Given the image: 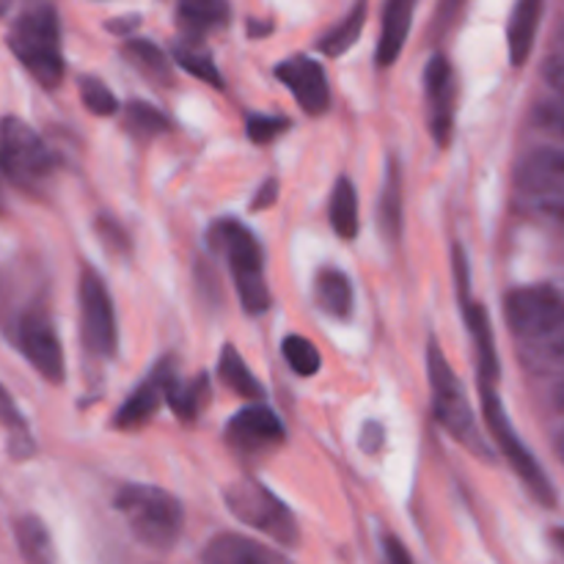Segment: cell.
Returning a JSON list of instances; mask_svg holds the SVG:
<instances>
[{"label": "cell", "mask_w": 564, "mask_h": 564, "mask_svg": "<svg viewBox=\"0 0 564 564\" xmlns=\"http://www.w3.org/2000/svg\"><path fill=\"white\" fill-rule=\"evenodd\" d=\"M6 44L28 75L42 88H58L64 80L61 22L47 0H25L11 20Z\"/></svg>", "instance_id": "obj_1"}, {"label": "cell", "mask_w": 564, "mask_h": 564, "mask_svg": "<svg viewBox=\"0 0 564 564\" xmlns=\"http://www.w3.org/2000/svg\"><path fill=\"white\" fill-rule=\"evenodd\" d=\"M427 378H430V394H433V416L457 444L466 446L471 455L490 460L494 449L488 441L482 438L474 408L468 402L466 389H463L460 378L455 375L452 364L446 361L444 350L435 339H430L427 350Z\"/></svg>", "instance_id": "obj_2"}, {"label": "cell", "mask_w": 564, "mask_h": 564, "mask_svg": "<svg viewBox=\"0 0 564 564\" xmlns=\"http://www.w3.org/2000/svg\"><path fill=\"white\" fill-rule=\"evenodd\" d=\"M113 505L124 516L132 538L147 549L165 554L180 543L182 529H185V510L169 490L152 488V485H124L116 494Z\"/></svg>", "instance_id": "obj_3"}, {"label": "cell", "mask_w": 564, "mask_h": 564, "mask_svg": "<svg viewBox=\"0 0 564 564\" xmlns=\"http://www.w3.org/2000/svg\"><path fill=\"white\" fill-rule=\"evenodd\" d=\"M209 248L224 253L226 264L235 279L237 295L248 314H264L270 308V286L264 279V257L259 240L248 226L235 218H220L209 226Z\"/></svg>", "instance_id": "obj_4"}, {"label": "cell", "mask_w": 564, "mask_h": 564, "mask_svg": "<svg viewBox=\"0 0 564 564\" xmlns=\"http://www.w3.org/2000/svg\"><path fill=\"white\" fill-rule=\"evenodd\" d=\"M0 171L14 187L42 193L55 174V154L28 121L0 119Z\"/></svg>", "instance_id": "obj_5"}, {"label": "cell", "mask_w": 564, "mask_h": 564, "mask_svg": "<svg viewBox=\"0 0 564 564\" xmlns=\"http://www.w3.org/2000/svg\"><path fill=\"white\" fill-rule=\"evenodd\" d=\"M224 501L237 521L262 532L273 543L284 549H295L301 543V527L290 507L257 479H235L224 490Z\"/></svg>", "instance_id": "obj_6"}, {"label": "cell", "mask_w": 564, "mask_h": 564, "mask_svg": "<svg viewBox=\"0 0 564 564\" xmlns=\"http://www.w3.org/2000/svg\"><path fill=\"white\" fill-rule=\"evenodd\" d=\"M9 339L14 341L17 350L22 352L28 364L42 375L47 383L61 386L66 380L64 347H61L58 330H55L53 317L42 301H28L17 314H11Z\"/></svg>", "instance_id": "obj_7"}, {"label": "cell", "mask_w": 564, "mask_h": 564, "mask_svg": "<svg viewBox=\"0 0 564 564\" xmlns=\"http://www.w3.org/2000/svg\"><path fill=\"white\" fill-rule=\"evenodd\" d=\"M479 394H482L485 427H488L490 438L496 441V446L501 449L505 460L510 463L512 471L521 477V482L527 485V490L540 501V505L554 507L556 505L554 485H551L549 474H545L543 466L534 460V455L527 449L521 435H518L516 427H512L510 416H507L505 411V402H501L499 394H496V386L479 383Z\"/></svg>", "instance_id": "obj_8"}, {"label": "cell", "mask_w": 564, "mask_h": 564, "mask_svg": "<svg viewBox=\"0 0 564 564\" xmlns=\"http://www.w3.org/2000/svg\"><path fill=\"white\" fill-rule=\"evenodd\" d=\"M77 303H80L83 347L97 361H110L116 350H119V325H116V312L108 286H105L102 275L94 268L80 270Z\"/></svg>", "instance_id": "obj_9"}, {"label": "cell", "mask_w": 564, "mask_h": 564, "mask_svg": "<svg viewBox=\"0 0 564 564\" xmlns=\"http://www.w3.org/2000/svg\"><path fill=\"white\" fill-rule=\"evenodd\" d=\"M507 325L527 341L545 339L564 328V284H534L512 290L505 301Z\"/></svg>", "instance_id": "obj_10"}, {"label": "cell", "mask_w": 564, "mask_h": 564, "mask_svg": "<svg viewBox=\"0 0 564 564\" xmlns=\"http://www.w3.org/2000/svg\"><path fill=\"white\" fill-rule=\"evenodd\" d=\"M424 97H427V121L433 141L438 147H449L452 132H455V102L457 86L455 72L446 55L435 53L424 69Z\"/></svg>", "instance_id": "obj_11"}, {"label": "cell", "mask_w": 564, "mask_h": 564, "mask_svg": "<svg viewBox=\"0 0 564 564\" xmlns=\"http://www.w3.org/2000/svg\"><path fill=\"white\" fill-rule=\"evenodd\" d=\"M284 424L264 405L242 408L226 424V444L240 455H264L284 444Z\"/></svg>", "instance_id": "obj_12"}, {"label": "cell", "mask_w": 564, "mask_h": 564, "mask_svg": "<svg viewBox=\"0 0 564 564\" xmlns=\"http://www.w3.org/2000/svg\"><path fill=\"white\" fill-rule=\"evenodd\" d=\"M518 185L527 196L564 209V149H538L518 169Z\"/></svg>", "instance_id": "obj_13"}, {"label": "cell", "mask_w": 564, "mask_h": 564, "mask_svg": "<svg viewBox=\"0 0 564 564\" xmlns=\"http://www.w3.org/2000/svg\"><path fill=\"white\" fill-rule=\"evenodd\" d=\"M275 77L292 91L295 102L306 110L308 116H323L330 105L328 77L317 61L306 55H295L275 66Z\"/></svg>", "instance_id": "obj_14"}, {"label": "cell", "mask_w": 564, "mask_h": 564, "mask_svg": "<svg viewBox=\"0 0 564 564\" xmlns=\"http://www.w3.org/2000/svg\"><path fill=\"white\" fill-rule=\"evenodd\" d=\"M174 375H176L174 361H171V358H163V361H160L158 367L149 372V378L143 380V383L138 386L130 397H127L124 405L116 411V419H113L116 427L138 430V427H143L147 422H152L154 413H158V408L163 405L165 391H169V383Z\"/></svg>", "instance_id": "obj_15"}, {"label": "cell", "mask_w": 564, "mask_h": 564, "mask_svg": "<svg viewBox=\"0 0 564 564\" xmlns=\"http://www.w3.org/2000/svg\"><path fill=\"white\" fill-rule=\"evenodd\" d=\"M202 564H295L286 560L281 551L268 549L259 540L242 538V534L226 532L207 543L202 554Z\"/></svg>", "instance_id": "obj_16"}, {"label": "cell", "mask_w": 564, "mask_h": 564, "mask_svg": "<svg viewBox=\"0 0 564 564\" xmlns=\"http://www.w3.org/2000/svg\"><path fill=\"white\" fill-rule=\"evenodd\" d=\"M545 0H518L507 25V47H510L512 66H523L534 50L540 20H543Z\"/></svg>", "instance_id": "obj_17"}, {"label": "cell", "mask_w": 564, "mask_h": 564, "mask_svg": "<svg viewBox=\"0 0 564 564\" xmlns=\"http://www.w3.org/2000/svg\"><path fill=\"white\" fill-rule=\"evenodd\" d=\"M419 0H386L383 9V28H380L378 42V66H391L400 58L402 47L408 42L413 22V9Z\"/></svg>", "instance_id": "obj_18"}, {"label": "cell", "mask_w": 564, "mask_h": 564, "mask_svg": "<svg viewBox=\"0 0 564 564\" xmlns=\"http://www.w3.org/2000/svg\"><path fill=\"white\" fill-rule=\"evenodd\" d=\"M229 0H176V20L193 39L229 22Z\"/></svg>", "instance_id": "obj_19"}, {"label": "cell", "mask_w": 564, "mask_h": 564, "mask_svg": "<svg viewBox=\"0 0 564 564\" xmlns=\"http://www.w3.org/2000/svg\"><path fill=\"white\" fill-rule=\"evenodd\" d=\"M314 297L328 317L347 319L352 314V284L339 268H323L314 279Z\"/></svg>", "instance_id": "obj_20"}, {"label": "cell", "mask_w": 564, "mask_h": 564, "mask_svg": "<svg viewBox=\"0 0 564 564\" xmlns=\"http://www.w3.org/2000/svg\"><path fill=\"white\" fill-rule=\"evenodd\" d=\"M17 549L25 564H55V545L42 518L22 516L14 521Z\"/></svg>", "instance_id": "obj_21"}, {"label": "cell", "mask_w": 564, "mask_h": 564, "mask_svg": "<svg viewBox=\"0 0 564 564\" xmlns=\"http://www.w3.org/2000/svg\"><path fill=\"white\" fill-rule=\"evenodd\" d=\"M165 402L174 408V413L182 422H196L209 402V378L207 375H198V378L187 380V383H180V378L174 375L169 391H165Z\"/></svg>", "instance_id": "obj_22"}, {"label": "cell", "mask_w": 564, "mask_h": 564, "mask_svg": "<svg viewBox=\"0 0 564 564\" xmlns=\"http://www.w3.org/2000/svg\"><path fill=\"white\" fill-rule=\"evenodd\" d=\"M330 226L341 240H356L358 235V191L350 176H339L330 193Z\"/></svg>", "instance_id": "obj_23"}, {"label": "cell", "mask_w": 564, "mask_h": 564, "mask_svg": "<svg viewBox=\"0 0 564 564\" xmlns=\"http://www.w3.org/2000/svg\"><path fill=\"white\" fill-rule=\"evenodd\" d=\"M218 378L226 389L235 391V394L242 397V400H262V394H264L262 383L253 378V372L248 369L246 358H242L240 350H235L231 345H226L224 352H220Z\"/></svg>", "instance_id": "obj_24"}, {"label": "cell", "mask_w": 564, "mask_h": 564, "mask_svg": "<svg viewBox=\"0 0 564 564\" xmlns=\"http://www.w3.org/2000/svg\"><path fill=\"white\" fill-rule=\"evenodd\" d=\"M378 226L389 242H397L402 235V176L397 163L389 165L383 193H380Z\"/></svg>", "instance_id": "obj_25"}, {"label": "cell", "mask_w": 564, "mask_h": 564, "mask_svg": "<svg viewBox=\"0 0 564 564\" xmlns=\"http://www.w3.org/2000/svg\"><path fill=\"white\" fill-rule=\"evenodd\" d=\"M364 22H367V0H356V6L347 11L345 20H341L339 25L330 28V31L319 39L317 42L319 53L330 55V58H339V55H345L347 50L358 42V36H361Z\"/></svg>", "instance_id": "obj_26"}, {"label": "cell", "mask_w": 564, "mask_h": 564, "mask_svg": "<svg viewBox=\"0 0 564 564\" xmlns=\"http://www.w3.org/2000/svg\"><path fill=\"white\" fill-rule=\"evenodd\" d=\"M124 55L149 80L160 83V86H169L171 83V64L158 44L147 42V39H132V42L124 44Z\"/></svg>", "instance_id": "obj_27"}, {"label": "cell", "mask_w": 564, "mask_h": 564, "mask_svg": "<svg viewBox=\"0 0 564 564\" xmlns=\"http://www.w3.org/2000/svg\"><path fill=\"white\" fill-rule=\"evenodd\" d=\"M529 367L540 375H560L564 378V328L556 334L545 336V339L527 341V350H523Z\"/></svg>", "instance_id": "obj_28"}, {"label": "cell", "mask_w": 564, "mask_h": 564, "mask_svg": "<svg viewBox=\"0 0 564 564\" xmlns=\"http://www.w3.org/2000/svg\"><path fill=\"white\" fill-rule=\"evenodd\" d=\"M127 130H130L138 141H152V138L165 135V132L171 130V121L160 108L135 99V102L127 105Z\"/></svg>", "instance_id": "obj_29"}, {"label": "cell", "mask_w": 564, "mask_h": 564, "mask_svg": "<svg viewBox=\"0 0 564 564\" xmlns=\"http://www.w3.org/2000/svg\"><path fill=\"white\" fill-rule=\"evenodd\" d=\"M174 61L185 72H191L193 77L204 80L213 88H224V77H220L218 64L213 61V55L207 50L196 47V42H180L174 44Z\"/></svg>", "instance_id": "obj_30"}, {"label": "cell", "mask_w": 564, "mask_h": 564, "mask_svg": "<svg viewBox=\"0 0 564 564\" xmlns=\"http://www.w3.org/2000/svg\"><path fill=\"white\" fill-rule=\"evenodd\" d=\"M0 427L9 430L11 452H14V457L31 455L33 441H31V433H28L25 416H22L17 402L11 400V394L3 389V386H0Z\"/></svg>", "instance_id": "obj_31"}, {"label": "cell", "mask_w": 564, "mask_h": 564, "mask_svg": "<svg viewBox=\"0 0 564 564\" xmlns=\"http://www.w3.org/2000/svg\"><path fill=\"white\" fill-rule=\"evenodd\" d=\"M281 352H284L292 372L301 375V378H314V375L319 372V367H323L319 350L314 347L312 339H306V336H286V339L281 341Z\"/></svg>", "instance_id": "obj_32"}, {"label": "cell", "mask_w": 564, "mask_h": 564, "mask_svg": "<svg viewBox=\"0 0 564 564\" xmlns=\"http://www.w3.org/2000/svg\"><path fill=\"white\" fill-rule=\"evenodd\" d=\"M80 99L88 113L94 116H113L119 110V99L97 77H80Z\"/></svg>", "instance_id": "obj_33"}, {"label": "cell", "mask_w": 564, "mask_h": 564, "mask_svg": "<svg viewBox=\"0 0 564 564\" xmlns=\"http://www.w3.org/2000/svg\"><path fill=\"white\" fill-rule=\"evenodd\" d=\"M290 127V121L281 119V116H268V113H253L248 116V138L253 143H270L281 135V132Z\"/></svg>", "instance_id": "obj_34"}, {"label": "cell", "mask_w": 564, "mask_h": 564, "mask_svg": "<svg viewBox=\"0 0 564 564\" xmlns=\"http://www.w3.org/2000/svg\"><path fill=\"white\" fill-rule=\"evenodd\" d=\"M463 9H466V0H438V9H435L433 20V36L444 39L457 25V20L463 17Z\"/></svg>", "instance_id": "obj_35"}, {"label": "cell", "mask_w": 564, "mask_h": 564, "mask_svg": "<svg viewBox=\"0 0 564 564\" xmlns=\"http://www.w3.org/2000/svg\"><path fill=\"white\" fill-rule=\"evenodd\" d=\"M534 119H538V124L543 127L545 132H551V135L556 138H564V97L540 105Z\"/></svg>", "instance_id": "obj_36"}, {"label": "cell", "mask_w": 564, "mask_h": 564, "mask_svg": "<svg viewBox=\"0 0 564 564\" xmlns=\"http://www.w3.org/2000/svg\"><path fill=\"white\" fill-rule=\"evenodd\" d=\"M545 77H549L551 86L560 91V97H564V31H562L560 42H556L554 55H551L549 64H545Z\"/></svg>", "instance_id": "obj_37"}, {"label": "cell", "mask_w": 564, "mask_h": 564, "mask_svg": "<svg viewBox=\"0 0 564 564\" xmlns=\"http://www.w3.org/2000/svg\"><path fill=\"white\" fill-rule=\"evenodd\" d=\"M383 564H416L408 554V549L402 545L400 538L394 534H386L383 538Z\"/></svg>", "instance_id": "obj_38"}, {"label": "cell", "mask_w": 564, "mask_h": 564, "mask_svg": "<svg viewBox=\"0 0 564 564\" xmlns=\"http://www.w3.org/2000/svg\"><path fill=\"white\" fill-rule=\"evenodd\" d=\"M275 196H279V182H275V180H268V182H264L262 187H259V191H257V196H253V202H251V209H253V213H259V209H268V207H273Z\"/></svg>", "instance_id": "obj_39"}, {"label": "cell", "mask_w": 564, "mask_h": 564, "mask_svg": "<svg viewBox=\"0 0 564 564\" xmlns=\"http://www.w3.org/2000/svg\"><path fill=\"white\" fill-rule=\"evenodd\" d=\"M364 452H378L383 446V427L378 422H369L361 433Z\"/></svg>", "instance_id": "obj_40"}, {"label": "cell", "mask_w": 564, "mask_h": 564, "mask_svg": "<svg viewBox=\"0 0 564 564\" xmlns=\"http://www.w3.org/2000/svg\"><path fill=\"white\" fill-rule=\"evenodd\" d=\"M138 25V17H124L121 22H108V28L113 33H127V28H135Z\"/></svg>", "instance_id": "obj_41"}, {"label": "cell", "mask_w": 564, "mask_h": 564, "mask_svg": "<svg viewBox=\"0 0 564 564\" xmlns=\"http://www.w3.org/2000/svg\"><path fill=\"white\" fill-rule=\"evenodd\" d=\"M554 408L560 413H564V378L556 383V389H554Z\"/></svg>", "instance_id": "obj_42"}, {"label": "cell", "mask_w": 564, "mask_h": 564, "mask_svg": "<svg viewBox=\"0 0 564 564\" xmlns=\"http://www.w3.org/2000/svg\"><path fill=\"white\" fill-rule=\"evenodd\" d=\"M551 540H554V545L560 549V554L564 556V529H554V532H551Z\"/></svg>", "instance_id": "obj_43"}, {"label": "cell", "mask_w": 564, "mask_h": 564, "mask_svg": "<svg viewBox=\"0 0 564 564\" xmlns=\"http://www.w3.org/2000/svg\"><path fill=\"white\" fill-rule=\"evenodd\" d=\"M556 455H560L562 463H564V430L560 433V438H556Z\"/></svg>", "instance_id": "obj_44"}, {"label": "cell", "mask_w": 564, "mask_h": 564, "mask_svg": "<svg viewBox=\"0 0 564 564\" xmlns=\"http://www.w3.org/2000/svg\"><path fill=\"white\" fill-rule=\"evenodd\" d=\"M3 174V171H0ZM0 213H3V191H0Z\"/></svg>", "instance_id": "obj_45"}]
</instances>
